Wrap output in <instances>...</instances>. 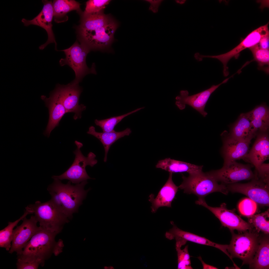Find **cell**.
<instances>
[{
    "instance_id": "6da1fadb",
    "label": "cell",
    "mask_w": 269,
    "mask_h": 269,
    "mask_svg": "<svg viewBox=\"0 0 269 269\" xmlns=\"http://www.w3.org/2000/svg\"><path fill=\"white\" fill-rule=\"evenodd\" d=\"M117 27L115 21L102 10L89 14L84 13L79 27L83 39L81 43L91 50H103L110 45Z\"/></svg>"
},
{
    "instance_id": "7a4b0ae2",
    "label": "cell",
    "mask_w": 269,
    "mask_h": 269,
    "mask_svg": "<svg viewBox=\"0 0 269 269\" xmlns=\"http://www.w3.org/2000/svg\"><path fill=\"white\" fill-rule=\"evenodd\" d=\"M53 179V182L47 188L51 196V200L65 215L71 218L72 214L78 211L90 190L84 189L88 183L87 180L73 185L70 181L65 184L58 179Z\"/></svg>"
},
{
    "instance_id": "3957f363",
    "label": "cell",
    "mask_w": 269,
    "mask_h": 269,
    "mask_svg": "<svg viewBox=\"0 0 269 269\" xmlns=\"http://www.w3.org/2000/svg\"><path fill=\"white\" fill-rule=\"evenodd\" d=\"M59 233L42 228L31 238L17 259L26 261L37 262L43 266L45 260L53 253L57 242L55 237Z\"/></svg>"
},
{
    "instance_id": "277c9868",
    "label": "cell",
    "mask_w": 269,
    "mask_h": 269,
    "mask_svg": "<svg viewBox=\"0 0 269 269\" xmlns=\"http://www.w3.org/2000/svg\"><path fill=\"white\" fill-rule=\"evenodd\" d=\"M25 209L34 214L40 227L53 232L59 233L68 218L51 200L44 202L37 201Z\"/></svg>"
},
{
    "instance_id": "5b68a950",
    "label": "cell",
    "mask_w": 269,
    "mask_h": 269,
    "mask_svg": "<svg viewBox=\"0 0 269 269\" xmlns=\"http://www.w3.org/2000/svg\"><path fill=\"white\" fill-rule=\"evenodd\" d=\"M183 181L178 188L188 194H193L199 198H203L213 192H219L228 194L226 185L218 182L208 172L202 171L191 174L188 177L182 175Z\"/></svg>"
},
{
    "instance_id": "8992f818",
    "label": "cell",
    "mask_w": 269,
    "mask_h": 269,
    "mask_svg": "<svg viewBox=\"0 0 269 269\" xmlns=\"http://www.w3.org/2000/svg\"><path fill=\"white\" fill-rule=\"evenodd\" d=\"M90 50L85 45L75 42L69 48L61 51L64 52L65 58H62L59 63L60 66L67 65L74 71L75 74L74 79L71 82L79 84L87 75L90 73L96 74L95 65L93 63L91 67L87 66L86 58Z\"/></svg>"
},
{
    "instance_id": "52a82bcc",
    "label": "cell",
    "mask_w": 269,
    "mask_h": 269,
    "mask_svg": "<svg viewBox=\"0 0 269 269\" xmlns=\"http://www.w3.org/2000/svg\"><path fill=\"white\" fill-rule=\"evenodd\" d=\"M259 232L255 229L238 234L232 233V236L227 250L232 259L239 258L242 264H249L258 247L261 238Z\"/></svg>"
},
{
    "instance_id": "ba28073f",
    "label": "cell",
    "mask_w": 269,
    "mask_h": 269,
    "mask_svg": "<svg viewBox=\"0 0 269 269\" xmlns=\"http://www.w3.org/2000/svg\"><path fill=\"white\" fill-rule=\"evenodd\" d=\"M75 143L76 148L73 152L75 158L72 164L61 175L53 176L52 177L53 179L57 178L61 180L67 179L75 184L88 179H93L88 175L85 168L87 165L92 167L97 163V160L95 159L96 155L93 153L90 152L87 157L84 156L80 149L83 146L82 143L76 140L75 141Z\"/></svg>"
},
{
    "instance_id": "9c48e42d",
    "label": "cell",
    "mask_w": 269,
    "mask_h": 269,
    "mask_svg": "<svg viewBox=\"0 0 269 269\" xmlns=\"http://www.w3.org/2000/svg\"><path fill=\"white\" fill-rule=\"evenodd\" d=\"M218 182L226 185L253 179L255 175L250 166L233 161L224 164L221 169L208 172Z\"/></svg>"
},
{
    "instance_id": "30bf717a",
    "label": "cell",
    "mask_w": 269,
    "mask_h": 269,
    "mask_svg": "<svg viewBox=\"0 0 269 269\" xmlns=\"http://www.w3.org/2000/svg\"><path fill=\"white\" fill-rule=\"evenodd\" d=\"M196 203L208 209L219 219L223 226L228 228L231 231L236 230L242 232L253 229L249 222L244 220L234 211L227 209L225 203L219 207H212L207 204L204 198H199Z\"/></svg>"
},
{
    "instance_id": "8fae6325",
    "label": "cell",
    "mask_w": 269,
    "mask_h": 269,
    "mask_svg": "<svg viewBox=\"0 0 269 269\" xmlns=\"http://www.w3.org/2000/svg\"><path fill=\"white\" fill-rule=\"evenodd\" d=\"M268 24V23L252 31L238 45L228 52L217 55H207L206 57L217 59L220 61L223 65V75L227 76L229 74L227 66L229 61L232 58H237L242 51L258 44L262 38L269 35Z\"/></svg>"
},
{
    "instance_id": "7c38bea8",
    "label": "cell",
    "mask_w": 269,
    "mask_h": 269,
    "mask_svg": "<svg viewBox=\"0 0 269 269\" xmlns=\"http://www.w3.org/2000/svg\"><path fill=\"white\" fill-rule=\"evenodd\" d=\"M250 182L236 183L226 185L229 191L243 194L257 203L268 206L269 204V184L255 177Z\"/></svg>"
},
{
    "instance_id": "4fadbf2b",
    "label": "cell",
    "mask_w": 269,
    "mask_h": 269,
    "mask_svg": "<svg viewBox=\"0 0 269 269\" xmlns=\"http://www.w3.org/2000/svg\"><path fill=\"white\" fill-rule=\"evenodd\" d=\"M55 89L57 91L67 113H74L73 118L75 120L80 119L82 112L86 109V107L83 104H79L80 96L82 91L79 84L71 82L66 85L58 84Z\"/></svg>"
},
{
    "instance_id": "5bb4252c",
    "label": "cell",
    "mask_w": 269,
    "mask_h": 269,
    "mask_svg": "<svg viewBox=\"0 0 269 269\" xmlns=\"http://www.w3.org/2000/svg\"><path fill=\"white\" fill-rule=\"evenodd\" d=\"M230 78H227L218 84L213 85L209 88L192 95H189L187 90H181L180 95L176 98L175 104L180 110L185 109L186 105H188L205 117L207 113L204 111V108L211 95L220 85L227 82Z\"/></svg>"
},
{
    "instance_id": "9a60e30c",
    "label": "cell",
    "mask_w": 269,
    "mask_h": 269,
    "mask_svg": "<svg viewBox=\"0 0 269 269\" xmlns=\"http://www.w3.org/2000/svg\"><path fill=\"white\" fill-rule=\"evenodd\" d=\"M22 220V224L13 230L11 246L9 251L11 254L15 252L17 256L21 254L31 238L42 229L37 226L38 222L34 215H32L29 219L26 217Z\"/></svg>"
},
{
    "instance_id": "2e32d148",
    "label": "cell",
    "mask_w": 269,
    "mask_h": 269,
    "mask_svg": "<svg viewBox=\"0 0 269 269\" xmlns=\"http://www.w3.org/2000/svg\"><path fill=\"white\" fill-rule=\"evenodd\" d=\"M44 4L43 8L39 14L33 19L28 20L23 18L21 21L25 26L33 25L40 26L45 29L47 31L48 39L47 42L39 47L40 50H42L49 44L54 43L55 44V50L57 49V44L55 36L52 29L53 25L52 21L53 15L52 3L51 0H42Z\"/></svg>"
},
{
    "instance_id": "e0dca14e",
    "label": "cell",
    "mask_w": 269,
    "mask_h": 269,
    "mask_svg": "<svg viewBox=\"0 0 269 269\" xmlns=\"http://www.w3.org/2000/svg\"><path fill=\"white\" fill-rule=\"evenodd\" d=\"M223 144L221 152L224 164L244 159L247 154L251 140L234 138L223 132L221 135Z\"/></svg>"
},
{
    "instance_id": "ac0fdd59",
    "label": "cell",
    "mask_w": 269,
    "mask_h": 269,
    "mask_svg": "<svg viewBox=\"0 0 269 269\" xmlns=\"http://www.w3.org/2000/svg\"><path fill=\"white\" fill-rule=\"evenodd\" d=\"M173 226L168 232L166 233V236L168 239L171 240L175 238L176 245L181 247L185 245L187 241L198 244L212 246L221 250L230 258L231 256L227 249L228 245L218 244L212 242L206 238L193 233L183 231L178 228L171 221Z\"/></svg>"
},
{
    "instance_id": "d6986e66",
    "label": "cell",
    "mask_w": 269,
    "mask_h": 269,
    "mask_svg": "<svg viewBox=\"0 0 269 269\" xmlns=\"http://www.w3.org/2000/svg\"><path fill=\"white\" fill-rule=\"evenodd\" d=\"M41 99L45 102L49 111V118L46 130L43 133L45 136L49 137L52 131L59 125L61 119L67 113L56 90L51 91L49 98L42 95Z\"/></svg>"
},
{
    "instance_id": "ffe728a7",
    "label": "cell",
    "mask_w": 269,
    "mask_h": 269,
    "mask_svg": "<svg viewBox=\"0 0 269 269\" xmlns=\"http://www.w3.org/2000/svg\"><path fill=\"white\" fill-rule=\"evenodd\" d=\"M269 155V139L268 134L261 132L257 136L251 150L244 159L251 163L255 169L268 159Z\"/></svg>"
},
{
    "instance_id": "44dd1931",
    "label": "cell",
    "mask_w": 269,
    "mask_h": 269,
    "mask_svg": "<svg viewBox=\"0 0 269 269\" xmlns=\"http://www.w3.org/2000/svg\"><path fill=\"white\" fill-rule=\"evenodd\" d=\"M172 176V173H169L168 180L155 198L152 194L149 196V200L152 203L151 208L152 212H155L161 207H171L172 202L175 197L179 188L173 181Z\"/></svg>"
},
{
    "instance_id": "7402d4cb",
    "label": "cell",
    "mask_w": 269,
    "mask_h": 269,
    "mask_svg": "<svg viewBox=\"0 0 269 269\" xmlns=\"http://www.w3.org/2000/svg\"><path fill=\"white\" fill-rule=\"evenodd\" d=\"M156 168H160L169 173L186 172L189 174L202 171V166H198L186 162L166 158L160 160L156 165Z\"/></svg>"
},
{
    "instance_id": "603a6c76",
    "label": "cell",
    "mask_w": 269,
    "mask_h": 269,
    "mask_svg": "<svg viewBox=\"0 0 269 269\" xmlns=\"http://www.w3.org/2000/svg\"><path fill=\"white\" fill-rule=\"evenodd\" d=\"M228 135L234 138L251 139L256 135L252 127L249 112L242 113L233 126Z\"/></svg>"
},
{
    "instance_id": "cb8c5ba5",
    "label": "cell",
    "mask_w": 269,
    "mask_h": 269,
    "mask_svg": "<svg viewBox=\"0 0 269 269\" xmlns=\"http://www.w3.org/2000/svg\"><path fill=\"white\" fill-rule=\"evenodd\" d=\"M131 132V129L129 128L120 132L115 131L110 132H98L96 131L94 126H91L89 127L87 133L98 138L103 145L105 151L104 161L106 162L107 160L108 153L111 146L119 139L125 136L129 135Z\"/></svg>"
},
{
    "instance_id": "d4e9b609",
    "label": "cell",
    "mask_w": 269,
    "mask_h": 269,
    "mask_svg": "<svg viewBox=\"0 0 269 269\" xmlns=\"http://www.w3.org/2000/svg\"><path fill=\"white\" fill-rule=\"evenodd\" d=\"M249 264L251 269H269V240L268 236L261 237L256 253Z\"/></svg>"
},
{
    "instance_id": "484cf974",
    "label": "cell",
    "mask_w": 269,
    "mask_h": 269,
    "mask_svg": "<svg viewBox=\"0 0 269 269\" xmlns=\"http://www.w3.org/2000/svg\"><path fill=\"white\" fill-rule=\"evenodd\" d=\"M251 124L254 132L260 130L266 132L269 126V111L264 105L259 106L249 112Z\"/></svg>"
},
{
    "instance_id": "4316f807",
    "label": "cell",
    "mask_w": 269,
    "mask_h": 269,
    "mask_svg": "<svg viewBox=\"0 0 269 269\" xmlns=\"http://www.w3.org/2000/svg\"><path fill=\"white\" fill-rule=\"evenodd\" d=\"M80 5L79 2L74 0H54L52 5L55 21L57 23L61 22V18L69 12L79 10Z\"/></svg>"
},
{
    "instance_id": "83f0119b",
    "label": "cell",
    "mask_w": 269,
    "mask_h": 269,
    "mask_svg": "<svg viewBox=\"0 0 269 269\" xmlns=\"http://www.w3.org/2000/svg\"><path fill=\"white\" fill-rule=\"evenodd\" d=\"M30 212L26 209L23 214L20 217L13 222H9L8 225L0 231V247L9 251L11 247L14 228L19 222L29 214Z\"/></svg>"
},
{
    "instance_id": "f1b7e54d",
    "label": "cell",
    "mask_w": 269,
    "mask_h": 269,
    "mask_svg": "<svg viewBox=\"0 0 269 269\" xmlns=\"http://www.w3.org/2000/svg\"><path fill=\"white\" fill-rule=\"evenodd\" d=\"M269 211L253 215L248 217L249 222L258 232L260 231L266 235L269 233Z\"/></svg>"
},
{
    "instance_id": "f546056e",
    "label": "cell",
    "mask_w": 269,
    "mask_h": 269,
    "mask_svg": "<svg viewBox=\"0 0 269 269\" xmlns=\"http://www.w3.org/2000/svg\"><path fill=\"white\" fill-rule=\"evenodd\" d=\"M144 107L137 108L133 111L124 115L112 117L108 119L98 120L95 119L94 122L96 126L100 127L103 132H110L114 131V128L123 119L128 115L136 112Z\"/></svg>"
},
{
    "instance_id": "4dcf8cb0",
    "label": "cell",
    "mask_w": 269,
    "mask_h": 269,
    "mask_svg": "<svg viewBox=\"0 0 269 269\" xmlns=\"http://www.w3.org/2000/svg\"><path fill=\"white\" fill-rule=\"evenodd\" d=\"M254 58L260 68L266 67H269V50L260 48L258 44L249 48Z\"/></svg>"
},
{
    "instance_id": "1f68e13d",
    "label": "cell",
    "mask_w": 269,
    "mask_h": 269,
    "mask_svg": "<svg viewBox=\"0 0 269 269\" xmlns=\"http://www.w3.org/2000/svg\"><path fill=\"white\" fill-rule=\"evenodd\" d=\"M180 247H176L178 257V269H193L191 265L190 256L188 251V246L181 250Z\"/></svg>"
},
{
    "instance_id": "d6a6232c",
    "label": "cell",
    "mask_w": 269,
    "mask_h": 269,
    "mask_svg": "<svg viewBox=\"0 0 269 269\" xmlns=\"http://www.w3.org/2000/svg\"><path fill=\"white\" fill-rule=\"evenodd\" d=\"M257 204L250 198H245L239 203L238 209L241 214L248 217L254 214L256 212Z\"/></svg>"
},
{
    "instance_id": "836d02e7",
    "label": "cell",
    "mask_w": 269,
    "mask_h": 269,
    "mask_svg": "<svg viewBox=\"0 0 269 269\" xmlns=\"http://www.w3.org/2000/svg\"><path fill=\"white\" fill-rule=\"evenodd\" d=\"M109 0H90L88 1L84 13L89 14L99 12L110 1Z\"/></svg>"
},
{
    "instance_id": "e575fe53",
    "label": "cell",
    "mask_w": 269,
    "mask_h": 269,
    "mask_svg": "<svg viewBox=\"0 0 269 269\" xmlns=\"http://www.w3.org/2000/svg\"><path fill=\"white\" fill-rule=\"evenodd\" d=\"M256 170L255 177L269 184V164L263 163L256 169Z\"/></svg>"
},
{
    "instance_id": "d590c367",
    "label": "cell",
    "mask_w": 269,
    "mask_h": 269,
    "mask_svg": "<svg viewBox=\"0 0 269 269\" xmlns=\"http://www.w3.org/2000/svg\"><path fill=\"white\" fill-rule=\"evenodd\" d=\"M16 265L17 269H37L40 263L37 262L26 261L17 259Z\"/></svg>"
},
{
    "instance_id": "8d00e7d4",
    "label": "cell",
    "mask_w": 269,
    "mask_h": 269,
    "mask_svg": "<svg viewBox=\"0 0 269 269\" xmlns=\"http://www.w3.org/2000/svg\"><path fill=\"white\" fill-rule=\"evenodd\" d=\"M145 1L149 2L151 4L149 10L155 13L157 12L159 7L163 0H146Z\"/></svg>"
},
{
    "instance_id": "74e56055",
    "label": "cell",
    "mask_w": 269,
    "mask_h": 269,
    "mask_svg": "<svg viewBox=\"0 0 269 269\" xmlns=\"http://www.w3.org/2000/svg\"><path fill=\"white\" fill-rule=\"evenodd\" d=\"M269 35L263 38L258 44L259 47L263 49H269Z\"/></svg>"
},
{
    "instance_id": "f35d334b",
    "label": "cell",
    "mask_w": 269,
    "mask_h": 269,
    "mask_svg": "<svg viewBox=\"0 0 269 269\" xmlns=\"http://www.w3.org/2000/svg\"><path fill=\"white\" fill-rule=\"evenodd\" d=\"M198 259L200 261L202 264L203 269H217L216 267L205 263L202 260L200 256L198 257Z\"/></svg>"
},
{
    "instance_id": "ab89813d",
    "label": "cell",
    "mask_w": 269,
    "mask_h": 269,
    "mask_svg": "<svg viewBox=\"0 0 269 269\" xmlns=\"http://www.w3.org/2000/svg\"><path fill=\"white\" fill-rule=\"evenodd\" d=\"M185 0H176V1L178 3L183 4L185 2Z\"/></svg>"
}]
</instances>
